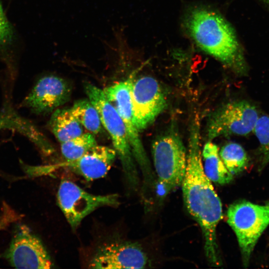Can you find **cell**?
<instances>
[{"label": "cell", "mask_w": 269, "mask_h": 269, "mask_svg": "<svg viewBox=\"0 0 269 269\" xmlns=\"http://www.w3.org/2000/svg\"><path fill=\"white\" fill-rule=\"evenodd\" d=\"M131 97L133 120L139 132L150 126L167 106L161 86L150 76L134 78Z\"/></svg>", "instance_id": "9c48e42d"}, {"label": "cell", "mask_w": 269, "mask_h": 269, "mask_svg": "<svg viewBox=\"0 0 269 269\" xmlns=\"http://www.w3.org/2000/svg\"><path fill=\"white\" fill-rule=\"evenodd\" d=\"M151 151L158 182L168 194L181 185L186 167L187 151L176 125L153 140Z\"/></svg>", "instance_id": "277c9868"}, {"label": "cell", "mask_w": 269, "mask_h": 269, "mask_svg": "<svg viewBox=\"0 0 269 269\" xmlns=\"http://www.w3.org/2000/svg\"><path fill=\"white\" fill-rule=\"evenodd\" d=\"M117 156L114 148L97 144L80 157L73 160H65L50 166L49 169H68L87 181H92L103 177L107 174Z\"/></svg>", "instance_id": "4fadbf2b"}, {"label": "cell", "mask_w": 269, "mask_h": 269, "mask_svg": "<svg viewBox=\"0 0 269 269\" xmlns=\"http://www.w3.org/2000/svg\"><path fill=\"white\" fill-rule=\"evenodd\" d=\"M48 127L60 143L84 133L83 126L73 116L70 108L54 110L49 121Z\"/></svg>", "instance_id": "9a60e30c"}, {"label": "cell", "mask_w": 269, "mask_h": 269, "mask_svg": "<svg viewBox=\"0 0 269 269\" xmlns=\"http://www.w3.org/2000/svg\"><path fill=\"white\" fill-rule=\"evenodd\" d=\"M219 155L227 169L233 175L242 172L248 165L247 152L238 143L230 142L225 144L221 147Z\"/></svg>", "instance_id": "e0dca14e"}, {"label": "cell", "mask_w": 269, "mask_h": 269, "mask_svg": "<svg viewBox=\"0 0 269 269\" xmlns=\"http://www.w3.org/2000/svg\"><path fill=\"white\" fill-rule=\"evenodd\" d=\"M260 0L263 2L265 4H266L268 6H269V0Z\"/></svg>", "instance_id": "44dd1931"}, {"label": "cell", "mask_w": 269, "mask_h": 269, "mask_svg": "<svg viewBox=\"0 0 269 269\" xmlns=\"http://www.w3.org/2000/svg\"><path fill=\"white\" fill-rule=\"evenodd\" d=\"M258 118L256 107L246 101L226 103L209 117L207 136L211 141L220 136L246 135L253 131Z\"/></svg>", "instance_id": "8992f818"}, {"label": "cell", "mask_w": 269, "mask_h": 269, "mask_svg": "<svg viewBox=\"0 0 269 269\" xmlns=\"http://www.w3.org/2000/svg\"><path fill=\"white\" fill-rule=\"evenodd\" d=\"M200 121L192 119L189 129L187 162L181 184L184 205L199 225L203 236L205 255L213 267L222 265L216 230L223 218L221 201L204 171L200 148Z\"/></svg>", "instance_id": "6da1fadb"}, {"label": "cell", "mask_w": 269, "mask_h": 269, "mask_svg": "<svg viewBox=\"0 0 269 269\" xmlns=\"http://www.w3.org/2000/svg\"><path fill=\"white\" fill-rule=\"evenodd\" d=\"M147 263V256L139 245L131 242H114L98 249L89 268L143 269Z\"/></svg>", "instance_id": "7c38bea8"}, {"label": "cell", "mask_w": 269, "mask_h": 269, "mask_svg": "<svg viewBox=\"0 0 269 269\" xmlns=\"http://www.w3.org/2000/svg\"><path fill=\"white\" fill-rule=\"evenodd\" d=\"M253 132L260 143L259 169L262 170L269 162V116L259 117Z\"/></svg>", "instance_id": "d6986e66"}, {"label": "cell", "mask_w": 269, "mask_h": 269, "mask_svg": "<svg viewBox=\"0 0 269 269\" xmlns=\"http://www.w3.org/2000/svg\"><path fill=\"white\" fill-rule=\"evenodd\" d=\"M203 167L205 174L213 182L225 185L230 183L234 178L225 166L216 144L209 140L201 151Z\"/></svg>", "instance_id": "5bb4252c"}, {"label": "cell", "mask_w": 269, "mask_h": 269, "mask_svg": "<svg viewBox=\"0 0 269 269\" xmlns=\"http://www.w3.org/2000/svg\"><path fill=\"white\" fill-rule=\"evenodd\" d=\"M84 89L89 100L99 113L103 127L111 136L127 180L132 187L136 188L139 179L135 160L121 117L107 99L103 90L89 83L85 84Z\"/></svg>", "instance_id": "3957f363"}, {"label": "cell", "mask_w": 269, "mask_h": 269, "mask_svg": "<svg viewBox=\"0 0 269 269\" xmlns=\"http://www.w3.org/2000/svg\"><path fill=\"white\" fill-rule=\"evenodd\" d=\"M136 73L137 70L133 71L127 79L106 88L103 91L121 117L134 158L140 166L144 177L148 179L152 174L150 162L140 139L139 132L133 120L131 90Z\"/></svg>", "instance_id": "52a82bcc"}, {"label": "cell", "mask_w": 269, "mask_h": 269, "mask_svg": "<svg viewBox=\"0 0 269 269\" xmlns=\"http://www.w3.org/2000/svg\"><path fill=\"white\" fill-rule=\"evenodd\" d=\"M75 118L90 133L96 134L102 130V124L99 113L89 99L75 101L70 108Z\"/></svg>", "instance_id": "2e32d148"}, {"label": "cell", "mask_w": 269, "mask_h": 269, "mask_svg": "<svg viewBox=\"0 0 269 269\" xmlns=\"http://www.w3.org/2000/svg\"><path fill=\"white\" fill-rule=\"evenodd\" d=\"M6 257L17 269H50L52 262L40 239L25 225L18 226Z\"/></svg>", "instance_id": "30bf717a"}, {"label": "cell", "mask_w": 269, "mask_h": 269, "mask_svg": "<svg viewBox=\"0 0 269 269\" xmlns=\"http://www.w3.org/2000/svg\"><path fill=\"white\" fill-rule=\"evenodd\" d=\"M266 205H267L269 207V201L267 202Z\"/></svg>", "instance_id": "7402d4cb"}, {"label": "cell", "mask_w": 269, "mask_h": 269, "mask_svg": "<svg viewBox=\"0 0 269 269\" xmlns=\"http://www.w3.org/2000/svg\"><path fill=\"white\" fill-rule=\"evenodd\" d=\"M97 141L93 134H82L60 143L61 154L66 161L76 159L94 146Z\"/></svg>", "instance_id": "ac0fdd59"}, {"label": "cell", "mask_w": 269, "mask_h": 269, "mask_svg": "<svg viewBox=\"0 0 269 269\" xmlns=\"http://www.w3.org/2000/svg\"><path fill=\"white\" fill-rule=\"evenodd\" d=\"M186 27L197 45L236 74L244 75L248 66L235 31L219 13L196 8L187 14Z\"/></svg>", "instance_id": "7a4b0ae2"}, {"label": "cell", "mask_w": 269, "mask_h": 269, "mask_svg": "<svg viewBox=\"0 0 269 269\" xmlns=\"http://www.w3.org/2000/svg\"><path fill=\"white\" fill-rule=\"evenodd\" d=\"M13 35L12 28L3 12L0 0V48L10 44Z\"/></svg>", "instance_id": "ffe728a7"}, {"label": "cell", "mask_w": 269, "mask_h": 269, "mask_svg": "<svg viewBox=\"0 0 269 269\" xmlns=\"http://www.w3.org/2000/svg\"><path fill=\"white\" fill-rule=\"evenodd\" d=\"M227 216L236 235L243 264L247 266L257 242L269 225V207L240 200L229 206Z\"/></svg>", "instance_id": "5b68a950"}, {"label": "cell", "mask_w": 269, "mask_h": 269, "mask_svg": "<svg viewBox=\"0 0 269 269\" xmlns=\"http://www.w3.org/2000/svg\"><path fill=\"white\" fill-rule=\"evenodd\" d=\"M72 88L65 79L54 75L39 79L23 101L24 106L36 115L53 112L70 99Z\"/></svg>", "instance_id": "8fae6325"}, {"label": "cell", "mask_w": 269, "mask_h": 269, "mask_svg": "<svg viewBox=\"0 0 269 269\" xmlns=\"http://www.w3.org/2000/svg\"><path fill=\"white\" fill-rule=\"evenodd\" d=\"M58 205L67 222L76 228L87 216L97 209L120 204L117 194L95 195L90 193L68 180L61 181L57 194Z\"/></svg>", "instance_id": "ba28073f"}]
</instances>
